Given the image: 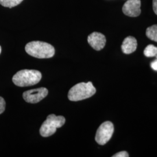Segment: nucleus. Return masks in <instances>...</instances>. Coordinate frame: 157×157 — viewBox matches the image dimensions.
Listing matches in <instances>:
<instances>
[{"label": "nucleus", "mask_w": 157, "mask_h": 157, "mask_svg": "<svg viewBox=\"0 0 157 157\" xmlns=\"http://www.w3.org/2000/svg\"><path fill=\"white\" fill-rule=\"evenodd\" d=\"M25 51L30 56L40 59L50 58L55 54L52 45L40 41L29 42L25 46Z\"/></svg>", "instance_id": "nucleus-1"}, {"label": "nucleus", "mask_w": 157, "mask_h": 157, "mask_svg": "<svg viewBox=\"0 0 157 157\" xmlns=\"http://www.w3.org/2000/svg\"><path fill=\"white\" fill-rule=\"evenodd\" d=\"M96 93V89L91 82H82L73 86L68 92L70 101H78L92 97Z\"/></svg>", "instance_id": "nucleus-2"}, {"label": "nucleus", "mask_w": 157, "mask_h": 157, "mask_svg": "<svg viewBox=\"0 0 157 157\" xmlns=\"http://www.w3.org/2000/svg\"><path fill=\"white\" fill-rule=\"evenodd\" d=\"M41 73L36 70L19 71L12 78L13 83L19 87H26L37 84L41 79Z\"/></svg>", "instance_id": "nucleus-3"}, {"label": "nucleus", "mask_w": 157, "mask_h": 157, "mask_svg": "<svg viewBox=\"0 0 157 157\" xmlns=\"http://www.w3.org/2000/svg\"><path fill=\"white\" fill-rule=\"evenodd\" d=\"M65 123V119L63 117L51 114L42 124L40 129V133L44 137L51 136L56 133L57 128L62 127Z\"/></svg>", "instance_id": "nucleus-4"}, {"label": "nucleus", "mask_w": 157, "mask_h": 157, "mask_svg": "<svg viewBox=\"0 0 157 157\" xmlns=\"http://www.w3.org/2000/svg\"><path fill=\"white\" fill-rule=\"evenodd\" d=\"M114 132V126L112 122L106 121L101 124L97 131L95 140L101 146L105 145L111 139Z\"/></svg>", "instance_id": "nucleus-5"}, {"label": "nucleus", "mask_w": 157, "mask_h": 157, "mask_svg": "<svg viewBox=\"0 0 157 157\" xmlns=\"http://www.w3.org/2000/svg\"><path fill=\"white\" fill-rule=\"evenodd\" d=\"M48 91L44 87L26 91L23 94V97L25 101L31 104H36L48 95Z\"/></svg>", "instance_id": "nucleus-6"}, {"label": "nucleus", "mask_w": 157, "mask_h": 157, "mask_svg": "<svg viewBox=\"0 0 157 157\" xmlns=\"http://www.w3.org/2000/svg\"><path fill=\"white\" fill-rule=\"evenodd\" d=\"M140 0H128L124 4L122 11L128 17H137L140 15Z\"/></svg>", "instance_id": "nucleus-7"}, {"label": "nucleus", "mask_w": 157, "mask_h": 157, "mask_svg": "<svg viewBox=\"0 0 157 157\" xmlns=\"http://www.w3.org/2000/svg\"><path fill=\"white\" fill-rule=\"evenodd\" d=\"M89 44L95 50L100 51L105 47L106 44L105 36L98 32H93L88 36Z\"/></svg>", "instance_id": "nucleus-8"}, {"label": "nucleus", "mask_w": 157, "mask_h": 157, "mask_svg": "<svg viewBox=\"0 0 157 157\" xmlns=\"http://www.w3.org/2000/svg\"><path fill=\"white\" fill-rule=\"evenodd\" d=\"M137 42L135 37L128 36L125 38L122 44V50L125 54H130L134 52L137 49Z\"/></svg>", "instance_id": "nucleus-9"}, {"label": "nucleus", "mask_w": 157, "mask_h": 157, "mask_svg": "<svg viewBox=\"0 0 157 157\" xmlns=\"http://www.w3.org/2000/svg\"><path fill=\"white\" fill-rule=\"evenodd\" d=\"M146 36L148 39L157 43V25H154L147 29Z\"/></svg>", "instance_id": "nucleus-10"}, {"label": "nucleus", "mask_w": 157, "mask_h": 157, "mask_svg": "<svg viewBox=\"0 0 157 157\" xmlns=\"http://www.w3.org/2000/svg\"><path fill=\"white\" fill-rule=\"evenodd\" d=\"M144 54L147 57L155 56L157 58V47L152 44L147 45L144 50Z\"/></svg>", "instance_id": "nucleus-11"}, {"label": "nucleus", "mask_w": 157, "mask_h": 157, "mask_svg": "<svg viewBox=\"0 0 157 157\" xmlns=\"http://www.w3.org/2000/svg\"><path fill=\"white\" fill-rule=\"evenodd\" d=\"M23 0H0V4L3 6L11 8L19 5Z\"/></svg>", "instance_id": "nucleus-12"}, {"label": "nucleus", "mask_w": 157, "mask_h": 157, "mask_svg": "<svg viewBox=\"0 0 157 157\" xmlns=\"http://www.w3.org/2000/svg\"><path fill=\"white\" fill-rule=\"evenodd\" d=\"M6 103L4 99L0 97V114L4 112L6 109Z\"/></svg>", "instance_id": "nucleus-13"}, {"label": "nucleus", "mask_w": 157, "mask_h": 157, "mask_svg": "<svg viewBox=\"0 0 157 157\" xmlns=\"http://www.w3.org/2000/svg\"><path fill=\"white\" fill-rule=\"evenodd\" d=\"M129 154L126 151L119 152L117 154H115V155H113L112 157H129Z\"/></svg>", "instance_id": "nucleus-14"}, {"label": "nucleus", "mask_w": 157, "mask_h": 157, "mask_svg": "<svg viewBox=\"0 0 157 157\" xmlns=\"http://www.w3.org/2000/svg\"><path fill=\"white\" fill-rule=\"evenodd\" d=\"M152 8L154 12L157 15V0H152Z\"/></svg>", "instance_id": "nucleus-15"}, {"label": "nucleus", "mask_w": 157, "mask_h": 157, "mask_svg": "<svg viewBox=\"0 0 157 157\" xmlns=\"http://www.w3.org/2000/svg\"><path fill=\"white\" fill-rule=\"evenodd\" d=\"M151 67L155 71H157V59L151 63Z\"/></svg>", "instance_id": "nucleus-16"}, {"label": "nucleus", "mask_w": 157, "mask_h": 157, "mask_svg": "<svg viewBox=\"0 0 157 157\" xmlns=\"http://www.w3.org/2000/svg\"><path fill=\"white\" fill-rule=\"evenodd\" d=\"M1 47L0 46V54H1Z\"/></svg>", "instance_id": "nucleus-17"}]
</instances>
